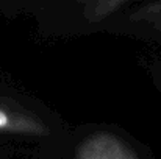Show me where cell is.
<instances>
[{
    "label": "cell",
    "instance_id": "277c9868",
    "mask_svg": "<svg viewBox=\"0 0 161 159\" xmlns=\"http://www.w3.org/2000/svg\"><path fill=\"white\" fill-rule=\"evenodd\" d=\"M131 19L142 22V24H147L149 27L155 28L157 31L161 33V2L144 5L141 9H138L131 16Z\"/></svg>",
    "mask_w": 161,
    "mask_h": 159
},
{
    "label": "cell",
    "instance_id": "6da1fadb",
    "mask_svg": "<svg viewBox=\"0 0 161 159\" xmlns=\"http://www.w3.org/2000/svg\"><path fill=\"white\" fill-rule=\"evenodd\" d=\"M77 159H139L117 136L97 133L86 137L77 148Z\"/></svg>",
    "mask_w": 161,
    "mask_h": 159
},
{
    "label": "cell",
    "instance_id": "3957f363",
    "mask_svg": "<svg viewBox=\"0 0 161 159\" xmlns=\"http://www.w3.org/2000/svg\"><path fill=\"white\" fill-rule=\"evenodd\" d=\"M124 0H102V2H91L85 5V16L92 20H102L107 16L113 14L116 9H119L120 6H124Z\"/></svg>",
    "mask_w": 161,
    "mask_h": 159
},
{
    "label": "cell",
    "instance_id": "7a4b0ae2",
    "mask_svg": "<svg viewBox=\"0 0 161 159\" xmlns=\"http://www.w3.org/2000/svg\"><path fill=\"white\" fill-rule=\"evenodd\" d=\"M0 131L17 133V134H47L49 130L46 125L33 115L22 112H11L5 108H0Z\"/></svg>",
    "mask_w": 161,
    "mask_h": 159
}]
</instances>
